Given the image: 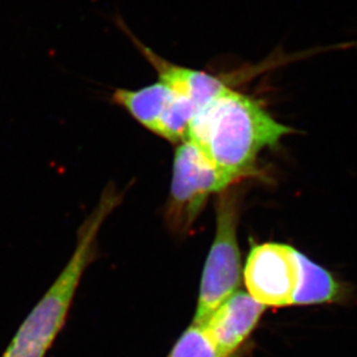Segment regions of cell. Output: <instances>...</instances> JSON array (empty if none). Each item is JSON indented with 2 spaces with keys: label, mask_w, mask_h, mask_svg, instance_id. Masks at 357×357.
<instances>
[{
  "label": "cell",
  "mask_w": 357,
  "mask_h": 357,
  "mask_svg": "<svg viewBox=\"0 0 357 357\" xmlns=\"http://www.w3.org/2000/svg\"><path fill=\"white\" fill-rule=\"evenodd\" d=\"M238 192L229 189L216 202V235L202 273L195 324L204 325L213 312L236 293L241 279L237 244Z\"/></svg>",
  "instance_id": "cell-4"
},
{
  "label": "cell",
  "mask_w": 357,
  "mask_h": 357,
  "mask_svg": "<svg viewBox=\"0 0 357 357\" xmlns=\"http://www.w3.org/2000/svg\"><path fill=\"white\" fill-rule=\"evenodd\" d=\"M264 310L249 294L239 291L225 301L202 326L222 354L230 357L255 330Z\"/></svg>",
  "instance_id": "cell-8"
},
{
  "label": "cell",
  "mask_w": 357,
  "mask_h": 357,
  "mask_svg": "<svg viewBox=\"0 0 357 357\" xmlns=\"http://www.w3.org/2000/svg\"><path fill=\"white\" fill-rule=\"evenodd\" d=\"M294 132L257 98L229 88L197 109L186 140L238 184L258 175L257 161L264 151Z\"/></svg>",
  "instance_id": "cell-1"
},
{
  "label": "cell",
  "mask_w": 357,
  "mask_h": 357,
  "mask_svg": "<svg viewBox=\"0 0 357 357\" xmlns=\"http://www.w3.org/2000/svg\"><path fill=\"white\" fill-rule=\"evenodd\" d=\"M168 357H226L202 325L193 324L176 342Z\"/></svg>",
  "instance_id": "cell-10"
},
{
  "label": "cell",
  "mask_w": 357,
  "mask_h": 357,
  "mask_svg": "<svg viewBox=\"0 0 357 357\" xmlns=\"http://www.w3.org/2000/svg\"><path fill=\"white\" fill-rule=\"evenodd\" d=\"M119 22V26L123 28L125 34L130 36L137 49H139L142 56L158 72L159 81L172 88V91L182 95L183 98L192 102L197 109L220 93L233 88L234 82H237V80L233 79L234 75H212L208 72L185 68L167 61L135 38V34H132L130 29L121 22V19Z\"/></svg>",
  "instance_id": "cell-7"
},
{
  "label": "cell",
  "mask_w": 357,
  "mask_h": 357,
  "mask_svg": "<svg viewBox=\"0 0 357 357\" xmlns=\"http://www.w3.org/2000/svg\"><path fill=\"white\" fill-rule=\"evenodd\" d=\"M124 192L110 183L77 234V245L64 270L17 330L1 357H44L64 326L84 272L98 257V234L123 202Z\"/></svg>",
  "instance_id": "cell-2"
},
{
  "label": "cell",
  "mask_w": 357,
  "mask_h": 357,
  "mask_svg": "<svg viewBox=\"0 0 357 357\" xmlns=\"http://www.w3.org/2000/svg\"><path fill=\"white\" fill-rule=\"evenodd\" d=\"M300 266V282L293 305L330 303L341 295L340 284L324 267L297 251Z\"/></svg>",
  "instance_id": "cell-9"
},
{
  "label": "cell",
  "mask_w": 357,
  "mask_h": 357,
  "mask_svg": "<svg viewBox=\"0 0 357 357\" xmlns=\"http://www.w3.org/2000/svg\"><path fill=\"white\" fill-rule=\"evenodd\" d=\"M112 103L146 130L174 145L185 142L197 107L161 81L138 89H116Z\"/></svg>",
  "instance_id": "cell-5"
},
{
  "label": "cell",
  "mask_w": 357,
  "mask_h": 357,
  "mask_svg": "<svg viewBox=\"0 0 357 357\" xmlns=\"http://www.w3.org/2000/svg\"><path fill=\"white\" fill-rule=\"evenodd\" d=\"M244 280L250 296L264 307L293 305L300 282L297 250L280 243L253 246Z\"/></svg>",
  "instance_id": "cell-6"
},
{
  "label": "cell",
  "mask_w": 357,
  "mask_h": 357,
  "mask_svg": "<svg viewBox=\"0 0 357 357\" xmlns=\"http://www.w3.org/2000/svg\"><path fill=\"white\" fill-rule=\"evenodd\" d=\"M233 179L216 168L205 154L189 140L176 145L172 177L165 219L175 233H185L202 212L209 197L221 195Z\"/></svg>",
  "instance_id": "cell-3"
}]
</instances>
